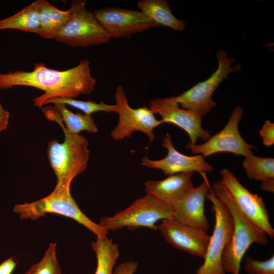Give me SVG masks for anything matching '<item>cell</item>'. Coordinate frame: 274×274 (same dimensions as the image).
<instances>
[{"label": "cell", "instance_id": "cell-1", "mask_svg": "<svg viewBox=\"0 0 274 274\" xmlns=\"http://www.w3.org/2000/svg\"><path fill=\"white\" fill-rule=\"evenodd\" d=\"M96 82L91 76L88 59H82L76 66L64 71L49 68L43 63H36L30 72L0 73V89L24 86L43 91V94L33 99L34 106L41 109L53 98H75L81 95L89 94L94 90Z\"/></svg>", "mask_w": 274, "mask_h": 274}, {"label": "cell", "instance_id": "cell-2", "mask_svg": "<svg viewBox=\"0 0 274 274\" xmlns=\"http://www.w3.org/2000/svg\"><path fill=\"white\" fill-rule=\"evenodd\" d=\"M42 109L47 119L59 125L64 135L62 143L53 140L47 144L49 162L57 178L52 192L60 193L70 191L73 179L87 168L89 156L88 141L83 135L69 133L54 107Z\"/></svg>", "mask_w": 274, "mask_h": 274}, {"label": "cell", "instance_id": "cell-3", "mask_svg": "<svg viewBox=\"0 0 274 274\" xmlns=\"http://www.w3.org/2000/svg\"><path fill=\"white\" fill-rule=\"evenodd\" d=\"M211 191L228 209L233 223L230 240L222 256L223 269L225 273L239 274L241 262L247 251L253 244L266 245L267 235L241 212L215 182Z\"/></svg>", "mask_w": 274, "mask_h": 274}, {"label": "cell", "instance_id": "cell-4", "mask_svg": "<svg viewBox=\"0 0 274 274\" xmlns=\"http://www.w3.org/2000/svg\"><path fill=\"white\" fill-rule=\"evenodd\" d=\"M13 212L18 214L22 220H37L45 216L47 213H54L74 220L97 237H105L108 234L109 231L106 228L92 221L82 212L70 191L60 193L52 192L38 200L17 204L14 207Z\"/></svg>", "mask_w": 274, "mask_h": 274}, {"label": "cell", "instance_id": "cell-5", "mask_svg": "<svg viewBox=\"0 0 274 274\" xmlns=\"http://www.w3.org/2000/svg\"><path fill=\"white\" fill-rule=\"evenodd\" d=\"M86 1L74 0L69 18L53 35L52 39L71 47H86L107 43L111 38L86 8Z\"/></svg>", "mask_w": 274, "mask_h": 274}, {"label": "cell", "instance_id": "cell-6", "mask_svg": "<svg viewBox=\"0 0 274 274\" xmlns=\"http://www.w3.org/2000/svg\"><path fill=\"white\" fill-rule=\"evenodd\" d=\"M174 208L154 196L147 194L136 199L125 209L111 216L99 219V224L108 230H116L123 227L134 230L147 227L158 230L156 223L173 217Z\"/></svg>", "mask_w": 274, "mask_h": 274}, {"label": "cell", "instance_id": "cell-7", "mask_svg": "<svg viewBox=\"0 0 274 274\" xmlns=\"http://www.w3.org/2000/svg\"><path fill=\"white\" fill-rule=\"evenodd\" d=\"M221 179L217 185L231 199L241 212L270 237H274V229L262 198L250 192L229 170L220 172Z\"/></svg>", "mask_w": 274, "mask_h": 274}, {"label": "cell", "instance_id": "cell-8", "mask_svg": "<svg viewBox=\"0 0 274 274\" xmlns=\"http://www.w3.org/2000/svg\"><path fill=\"white\" fill-rule=\"evenodd\" d=\"M218 61L217 70L206 80L199 82L181 94L173 96L174 100L182 108L195 112L202 117L210 113L216 105L212 100V95L221 82L227 75L238 71L241 64L233 67L234 58H229L227 53L221 50L217 52Z\"/></svg>", "mask_w": 274, "mask_h": 274}, {"label": "cell", "instance_id": "cell-9", "mask_svg": "<svg viewBox=\"0 0 274 274\" xmlns=\"http://www.w3.org/2000/svg\"><path fill=\"white\" fill-rule=\"evenodd\" d=\"M207 198L212 203V211L214 213L215 222L204 261L195 274H225L222 267V256L231 237L233 220L228 209L214 195L211 188Z\"/></svg>", "mask_w": 274, "mask_h": 274}, {"label": "cell", "instance_id": "cell-10", "mask_svg": "<svg viewBox=\"0 0 274 274\" xmlns=\"http://www.w3.org/2000/svg\"><path fill=\"white\" fill-rule=\"evenodd\" d=\"M115 105L117 107L119 121L111 132L115 141H122L130 137L136 131H141L151 143L155 139L154 129L163 124L156 118L154 114L146 106L138 108L131 107L123 88L118 86L115 92Z\"/></svg>", "mask_w": 274, "mask_h": 274}, {"label": "cell", "instance_id": "cell-11", "mask_svg": "<svg viewBox=\"0 0 274 274\" xmlns=\"http://www.w3.org/2000/svg\"><path fill=\"white\" fill-rule=\"evenodd\" d=\"M244 113L241 107L233 110L229 119L223 129L211 137L204 143L192 145L189 143L185 147L192 154L208 157L222 152L233 153L245 157L253 154L254 145L247 143L238 130V124Z\"/></svg>", "mask_w": 274, "mask_h": 274}, {"label": "cell", "instance_id": "cell-12", "mask_svg": "<svg viewBox=\"0 0 274 274\" xmlns=\"http://www.w3.org/2000/svg\"><path fill=\"white\" fill-rule=\"evenodd\" d=\"M93 12L111 39L129 38L133 34L156 27L140 11L107 7Z\"/></svg>", "mask_w": 274, "mask_h": 274}, {"label": "cell", "instance_id": "cell-13", "mask_svg": "<svg viewBox=\"0 0 274 274\" xmlns=\"http://www.w3.org/2000/svg\"><path fill=\"white\" fill-rule=\"evenodd\" d=\"M149 103L150 110L161 117L162 123H170L184 130L190 144H196L197 139L206 142L211 137L209 131L201 125L202 117L192 110L180 108L173 96L156 98Z\"/></svg>", "mask_w": 274, "mask_h": 274}, {"label": "cell", "instance_id": "cell-14", "mask_svg": "<svg viewBox=\"0 0 274 274\" xmlns=\"http://www.w3.org/2000/svg\"><path fill=\"white\" fill-rule=\"evenodd\" d=\"M157 228L175 248L203 258L211 238L207 232L183 224L174 217L162 220Z\"/></svg>", "mask_w": 274, "mask_h": 274}, {"label": "cell", "instance_id": "cell-15", "mask_svg": "<svg viewBox=\"0 0 274 274\" xmlns=\"http://www.w3.org/2000/svg\"><path fill=\"white\" fill-rule=\"evenodd\" d=\"M162 146L167 150V154L165 157L153 160L144 156L141 160V165L150 168L160 169L165 175L194 172L206 173L214 170L213 166L206 161L202 155L197 154L189 156L178 151L174 146L168 133H166L163 139Z\"/></svg>", "mask_w": 274, "mask_h": 274}, {"label": "cell", "instance_id": "cell-16", "mask_svg": "<svg viewBox=\"0 0 274 274\" xmlns=\"http://www.w3.org/2000/svg\"><path fill=\"white\" fill-rule=\"evenodd\" d=\"M200 174L203 182L174 206L173 217L183 224L207 232L210 225L204 213V202L211 186L206 174Z\"/></svg>", "mask_w": 274, "mask_h": 274}, {"label": "cell", "instance_id": "cell-17", "mask_svg": "<svg viewBox=\"0 0 274 274\" xmlns=\"http://www.w3.org/2000/svg\"><path fill=\"white\" fill-rule=\"evenodd\" d=\"M193 174V172L181 173L161 180H148L145 183V192L173 207L195 187Z\"/></svg>", "mask_w": 274, "mask_h": 274}, {"label": "cell", "instance_id": "cell-18", "mask_svg": "<svg viewBox=\"0 0 274 274\" xmlns=\"http://www.w3.org/2000/svg\"><path fill=\"white\" fill-rule=\"evenodd\" d=\"M137 6L140 11L156 27H166L176 31H183L185 28L184 21L173 15L166 0H140Z\"/></svg>", "mask_w": 274, "mask_h": 274}, {"label": "cell", "instance_id": "cell-19", "mask_svg": "<svg viewBox=\"0 0 274 274\" xmlns=\"http://www.w3.org/2000/svg\"><path fill=\"white\" fill-rule=\"evenodd\" d=\"M16 29L39 34L40 14L37 1L13 16L0 20V30Z\"/></svg>", "mask_w": 274, "mask_h": 274}, {"label": "cell", "instance_id": "cell-20", "mask_svg": "<svg viewBox=\"0 0 274 274\" xmlns=\"http://www.w3.org/2000/svg\"><path fill=\"white\" fill-rule=\"evenodd\" d=\"M91 247L97 259L94 274H113L119 256L118 245L107 236L96 237V241L91 243Z\"/></svg>", "mask_w": 274, "mask_h": 274}, {"label": "cell", "instance_id": "cell-21", "mask_svg": "<svg viewBox=\"0 0 274 274\" xmlns=\"http://www.w3.org/2000/svg\"><path fill=\"white\" fill-rule=\"evenodd\" d=\"M66 130L70 133L79 134L82 131L96 133L98 131L94 119L91 115L81 113H74L63 104L54 105Z\"/></svg>", "mask_w": 274, "mask_h": 274}, {"label": "cell", "instance_id": "cell-22", "mask_svg": "<svg viewBox=\"0 0 274 274\" xmlns=\"http://www.w3.org/2000/svg\"><path fill=\"white\" fill-rule=\"evenodd\" d=\"M243 166L249 179L261 182L274 179V159L262 157L253 154L246 157Z\"/></svg>", "mask_w": 274, "mask_h": 274}, {"label": "cell", "instance_id": "cell-23", "mask_svg": "<svg viewBox=\"0 0 274 274\" xmlns=\"http://www.w3.org/2000/svg\"><path fill=\"white\" fill-rule=\"evenodd\" d=\"M51 104L69 105L81 110L84 114L87 115H91L93 113L98 112L117 113L118 111L116 105H108L102 101L97 103L92 100H78L70 98L57 97L53 98L47 101L45 105Z\"/></svg>", "mask_w": 274, "mask_h": 274}, {"label": "cell", "instance_id": "cell-24", "mask_svg": "<svg viewBox=\"0 0 274 274\" xmlns=\"http://www.w3.org/2000/svg\"><path fill=\"white\" fill-rule=\"evenodd\" d=\"M56 243H50L42 258L32 265L25 274H61L56 257Z\"/></svg>", "mask_w": 274, "mask_h": 274}, {"label": "cell", "instance_id": "cell-25", "mask_svg": "<svg viewBox=\"0 0 274 274\" xmlns=\"http://www.w3.org/2000/svg\"><path fill=\"white\" fill-rule=\"evenodd\" d=\"M37 3L40 14V31L39 35L45 39H52L56 29L48 10L49 3L45 0H38Z\"/></svg>", "mask_w": 274, "mask_h": 274}, {"label": "cell", "instance_id": "cell-26", "mask_svg": "<svg viewBox=\"0 0 274 274\" xmlns=\"http://www.w3.org/2000/svg\"><path fill=\"white\" fill-rule=\"evenodd\" d=\"M244 270L247 274H274V256L264 261L247 257Z\"/></svg>", "mask_w": 274, "mask_h": 274}, {"label": "cell", "instance_id": "cell-27", "mask_svg": "<svg viewBox=\"0 0 274 274\" xmlns=\"http://www.w3.org/2000/svg\"><path fill=\"white\" fill-rule=\"evenodd\" d=\"M48 10L56 32L68 20L71 13V10L69 9L66 11H62L55 8L50 3L48 5Z\"/></svg>", "mask_w": 274, "mask_h": 274}, {"label": "cell", "instance_id": "cell-28", "mask_svg": "<svg viewBox=\"0 0 274 274\" xmlns=\"http://www.w3.org/2000/svg\"><path fill=\"white\" fill-rule=\"evenodd\" d=\"M263 139V144L267 147L274 145V124L266 120L259 131Z\"/></svg>", "mask_w": 274, "mask_h": 274}, {"label": "cell", "instance_id": "cell-29", "mask_svg": "<svg viewBox=\"0 0 274 274\" xmlns=\"http://www.w3.org/2000/svg\"><path fill=\"white\" fill-rule=\"evenodd\" d=\"M138 266V262L132 260L123 262L115 268L113 274H133Z\"/></svg>", "mask_w": 274, "mask_h": 274}, {"label": "cell", "instance_id": "cell-30", "mask_svg": "<svg viewBox=\"0 0 274 274\" xmlns=\"http://www.w3.org/2000/svg\"><path fill=\"white\" fill-rule=\"evenodd\" d=\"M16 265L13 257L5 260L0 263V274H12Z\"/></svg>", "mask_w": 274, "mask_h": 274}, {"label": "cell", "instance_id": "cell-31", "mask_svg": "<svg viewBox=\"0 0 274 274\" xmlns=\"http://www.w3.org/2000/svg\"><path fill=\"white\" fill-rule=\"evenodd\" d=\"M10 112L0 102V132L6 130L9 124Z\"/></svg>", "mask_w": 274, "mask_h": 274}, {"label": "cell", "instance_id": "cell-32", "mask_svg": "<svg viewBox=\"0 0 274 274\" xmlns=\"http://www.w3.org/2000/svg\"><path fill=\"white\" fill-rule=\"evenodd\" d=\"M260 188L262 191L273 192L274 179H269L261 182Z\"/></svg>", "mask_w": 274, "mask_h": 274}]
</instances>
